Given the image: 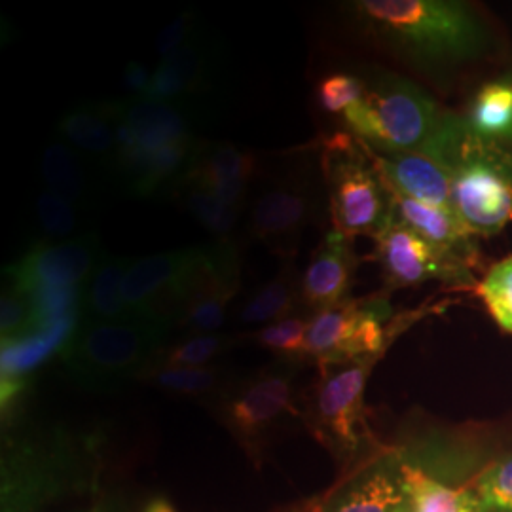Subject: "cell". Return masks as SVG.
<instances>
[{"mask_svg": "<svg viewBox=\"0 0 512 512\" xmlns=\"http://www.w3.org/2000/svg\"><path fill=\"white\" fill-rule=\"evenodd\" d=\"M370 35L421 69L476 59L490 35L482 19L452 0H361L349 4Z\"/></svg>", "mask_w": 512, "mask_h": 512, "instance_id": "obj_1", "label": "cell"}, {"mask_svg": "<svg viewBox=\"0 0 512 512\" xmlns=\"http://www.w3.org/2000/svg\"><path fill=\"white\" fill-rule=\"evenodd\" d=\"M420 152L452 177L454 211L476 236L512 222L511 145L478 135L467 118L446 112Z\"/></svg>", "mask_w": 512, "mask_h": 512, "instance_id": "obj_2", "label": "cell"}, {"mask_svg": "<svg viewBox=\"0 0 512 512\" xmlns=\"http://www.w3.org/2000/svg\"><path fill=\"white\" fill-rule=\"evenodd\" d=\"M171 325L148 317L124 321H80L59 351L74 384L93 393H112L139 382L167 346Z\"/></svg>", "mask_w": 512, "mask_h": 512, "instance_id": "obj_3", "label": "cell"}, {"mask_svg": "<svg viewBox=\"0 0 512 512\" xmlns=\"http://www.w3.org/2000/svg\"><path fill=\"white\" fill-rule=\"evenodd\" d=\"M363 82V97L344 112L351 133L380 154L420 152L446 112L399 74L374 73Z\"/></svg>", "mask_w": 512, "mask_h": 512, "instance_id": "obj_4", "label": "cell"}, {"mask_svg": "<svg viewBox=\"0 0 512 512\" xmlns=\"http://www.w3.org/2000/svg\"><path fill=\"white\" fill-rule=\"evenodd\" d=\"M84 448L67 433L25 435L2 452L0 512H42L86 486Z\"/></svg>", "mask_w": 512, "mask_h": 512, "instance_id": "obj_5", "label": "cell"}, {"mask_svg": "<svg viewBox=\"0 0 512 512\" xmlns=\"http://www.w3.org/2000/svg\"><path fill=\"white\" fill-rule=\"evenodd\" d=\"M302 361L274 359L249 374H238L209 404L220 425L238 440L255 463L262 461L268 440L291 421H304L294 399V380Z\"/></svg>", "mask_w": 512, "mask_h": 512, "instance_id": "obj_6", "label": "cell"}, {"mask_svg": "<svg viewBox=\"0 0 512 512\" xmlns=\"http://www.w3.org/2000/svg\"><path fill=\"white\" fill-rule=\"evenodd\" d=\"M321 171L334 230L348 238L376 236L391 220V190L374 152L349 133H336L323 145Z\"/></svg>", "mask_w": 512, "mask_h": 512, "instance_id": "obj_7", "label": "cell"}, {"mask_svg": "<svg viewBox=\"0 0 512 512\" xmlns=\"http://www.w3.org/2000/svg\"><path fill=\"white\" fill-rule=\"evenodd\" d=\"M382 357H363L319 366V380L311 389L304 421L311 435L334 458L363 461V452H376L368 427L365 389L372 368Z\"/></svg>", "mask_w": 512, "mask_h": 512, "instance_id": "obj_8", "label": "cell"}, {"mask_svg": "<svg viewBox=\"0 0 512 512\" xmlns=\"http://www.w3.org/2000/svg\"><path fill=\"white\" fill-rule=\"evenodd\" d=\"M319 211L313 169L294 162L268 184L251 209L249 234L285 260H294L304 230Z\"/></svg>", "mask_w": 512, "mask_h": 512, "instance_id": "obj_9", "label": "cell"}, {"mask_svg": "<svg viewBox=\"0 0 512 512\" xmlns=\"http://www.w3.org/2000/svg\"><path fill=\"white\" fill-rule=\"evenodd\" d=\"M374 241V258L389 289L418 287L427 281H440L448 291L478 289L473 268L456 256L442 253L393 217L374 236Z\"/></svg>", "mask_w": 512, "mask_h": 512, "instance_id": "obj_10", "label": "cell"}, {"mask_svg": "<svg viewBox=\"0 0 512 512\" xmlns=\"http://www.w3.org/2000/svg\"><path fill=\"white\" fill-rule=\"evenodd\" d=\"M300 512H414L399 448H378Z\"/></svg>", "mask_w": 512, "mask_h": 512, "instance_id": "obj_11", "label": "cell"}, {"mask_svg": "<svg viewBox=\"0 0 512 512\" xmlns=\"http://www.w3.org/2000/svg\"><path fill=\"white\" fill-rule=\"evenodd\" d=\"M241 260L236 241H213L194 247L181 274L152 311V319L177 327L184 311L209 300H234L241 283Z\"/></svg>", "mask_w": 512, "mask_h": 512, "instance_id": "obj_12", "label": "cell"}, {"mask_svg": "<svg viewBox=\"0 0 512 512\" xmlns=\"http://www.w3.org/2000/svg\"><path fill=\"white\" fill-rule=\"evenodd\" d=\"M105 256L97 234L44 243L38 241L16 264L4 270L6 281L27 293L40 289H82Z\"/></svg>", "mask_w": 512, "mask_h": 512, "instance_id": "obj_13", "label": "cell"}, {"mask_svg": "<svg viewBox=\"0 0 512 512\" xmlns=\"http://www.w3.org/2000/svg\"><path fill=\"white\" fill-rule=\"evenodd\" d=\"M118 152L156 148L196 139L200 110L192 101H154L143 97L116 99Z\"/></svg>", "mask_w": 512, "mask_h": 512, "instance_id": "obj_14", "label": "cell"}, {"mask_svg": "<svg viewBox=\"0 0 512 512\" xmlns=\"http://www.w3.org/2000/svg\"><path fill=\"white\" fill-rule=\"evenodd\" d=\"M202 141L192 139L165 147L137 148L118 152L110 171L129 198H152L171 194L183 183Z\"/></svg>", "mask_w": 512, "mask_h": 512, "instance_id": "obj_15", "label": "cell"}, {"mask_svg": "<svg viewBox=\"0 0 512 512\" xmlns=\"http://www.w3.org/2000/svg\"><path fill=\"white\" fill-rule=\"evenodd\" d=\"M219 65V42L203 31L183 50L160 61L143 99L190 101L213 84Z\"/></svg>", "mask_w": 512, "mask_h": 512, "instance_id": "obj_16", "label": "cell"}, {"mask_svg": "<svg viewBox=\"0 0 512 512\" xmlns=\"http://www.w3.org/2000/svg\"><path fill=\"white\" fill-rule=\"evenodd\" d=\"M357 264L359 258L353 251V239L338 230L329 232L319 243L310 266L302 274V306L315 313L348 300Z\"/></svg>", "mask_w": 512, "mask_h": 512, "instance_id": "obj_17", "label": "cell"}, {"mask_svg": "<svg viewBox=\"0 0 512 512\" xmlns=\"http://www.w3.org/2000/svg\"><path fill=\"white\" fill-rule=\"evenodd\" d=\"M391 217L442 253L463 260L469 268L482 262L475 232L459 219L456 211L418 202L391 190Z\"/></svg>", "mask_w": 512, "mask_h": 512, "instance_id": "obj_18", "label": "cell"}, {"mask_svg": "<svg viewBox=\"0 0 512 512\" xmlns=\"http://www.w3.org/2000/svg\"><path fill=\"white\" fill-rule=\"evenodd\" d=\"M255 154L232 143H200L184 183L202 186L222 202L243 209L256 175Z\"/></svg>", "mask_w": 512, "mask_h": 512, "instance_id": "obj_19", "label": "cell"}, {"mask_svg": "<svg viewBox=\"0 0 512 512\" xmlns=\"http://www.w3.org/2000/svg\"><path fill=\"white\" fill-rule=\"evenodd\" d=\"M55 133L88 162L110 169L118 148V103L112 99L78 103L63 114Z\"/></svg>", "mask_w": 512, "mask_h": 512, "instance_id": "obj_20", "label": "cell"}, {"mask_svg": "<svg viewBox=\"0 0 512 512\" xmlns=\"http://www.w3.org/2000/svg\"><path fill=\"white\" fill-rule=\"evenodd\" d=\"M374 164L389 190H395L418 202L454 211L452 177L429 156L421 152H374Z\"/></svg>", "mask_w": 512, "mask_h": 512, "instance_id": "obj_21", "label": "cell"}, {"mask_svg": "<svg viewBox=\"0 0 512 512\" xmlns=\"http://www.w3.org/2000/svg\"><path fill=\"white\" fill-rule=\"evenodd\" d=\"M192 253L194 247L131 260L122 285V298L129 317L152 319L156 304L181 274Z\"/></svg>", "mask_w": 512, "mask_h": 512, "instance_id": "obj_22", "label": "cell"}, {"mask_svg": "<svg viewBox=\"0 0 512 512\" xmlns=\"http://www.w3.org/2000/svg\"><path fill=\"white\" fill-rule=\"evenodd\" d=\"M90 164L80 152L63 141L50 143L40 156V179L44 190H50L73 203L76 209L92 207L97 198V186Z\"/></svg>", "mask_w": 512, "mask_h": 512, "instance_id": "obj_23", "label": "cell"}, {"mask_svg": "<svg viewBox=\"0 0 512 512\" xmlns=\"http://www.w3.org/2000/svg\"><path fill=\"white\" fill-rule=\"evenodd\" d=\"M300 281L302 277L298 275L294 260H285L281 270L270 281L260 285L241 306L236 319L238 325L241 327L272 325L275 321L296 315V310L302 306Z\"/></svg>", "mask_w": 512, "mask_h": 512, "instance_id": "obj_24", "label": "cell"}, {"mask_svg": "<svg viewBox=\"0 0 512 512\" xmlns=\"http://www.w3.org/2000/svg\"><path fill=\"white\" fill-rule=\"evenodd\" d=\"M230 368L222 365L209 366H150L139 382L152 385L160 391L213 403L236 380Z\"/></svg>", "mask_w": 512, "mask_h": 512, "instance_id": "obj_25", "label": "cell"}, {"mask_svg": "<svg viewBox=\"0 0 512 512\" xmlns=\"http://www.w3.org/2000/svg\"><path fill=\"white\" fill-rule=\"evenodd\" d=\"M133 258L105 253L82 293L80 321L109 323L131 319L122 298V285Z\"/></svg>", "mask_w": 512, "mask_h": 512, "instance_id": "obj_26", "label": "cell"}, {"mask_svg": "<svg viewBox=\"0 0 512 512\" xmlns=\"http://www.w3.org/2000/svg\"><path fill=\"white\" fill-rule=\"evenodd\" d=\"M403 456L404 484L414 503V512H480L478 497L471 488H454L427 475Z\"/></svg>", "mask_w": 512, "mask_h": 512, "instance_id": "obj_27", "label": "cell"}, {"mask_svg": "<svg viewBox=\"0 0 512 512\" xmlns=\"http://www.w3.org/2000/svg\"><path fill=\"white\" fill-rule=\"evenodd\" d=\"M469 124L478 135L495 141L512 139V80H497L476 93Z\"/></svg>", "mask_w": 512, "mask_h": 512, "instance_id": "obj_28", "label": "cell"}, {"mask_svg": "<svg viewBox=\"0 0 512 512\" xmlns=\"http://www.w3.org/2000/svg\"><path fill=\"white\" fill-rule=\"evenodd\" d=\"M171 194L183 205L184 211L205 228L215 241L230 239L232 230L238 224L241 209L222 202L202 186L184 181Z\"/></svg>", "mask_w": 512, "mask_h": 512, "instance_id": "obj_29", "label": "cell"}, {"mask_svg": "<svg viewBox=\"0 0 512 512\" xmlns=\"http://www.w3.org/2000/svg\"><path fill=\"white\" fill-rule=\"evenodd\" d=\"M236 334H188L181 342L167 344L156 365L209 366L238 344Z\"/></svg>", "mask_w": 512, "mask_h": 512, "instance_id": "obj_30", "label": "cell"}, {"mask_svg": "<svg viewBox=\"0 0 512 512\" xmlns=\"http://www.w3.org/2000/svg\"><path fill=\"white\" fill-rule=\"evenodd\" d=\"M37 306L31 293L6 281L0 298V334L2 346L16 344L40 332Z\"/></svg>", "mask_w": 512, "mask_h": 512, "instance_id": "obj_31", "label": "cell"}, {"mask_svg": "<svg viewBox=\"0 0 512 512\" xmlns=\"http://www.w3.org/2000/svg\"><path fill=\"white\" fill-rule=\"evenodd\" d=\"M308 317L302 315H291L281 321H275L272 325L260 327L247 338L260 346L268 349L275 355V359H298L304 363V340H306V330H308Z\"/></svg>", "mask_w": 512, "mask_h": 512, "instance_id": "obj_32", "label": "cell"}, {"mask_svg": "<svg viewBox=\"0 0 512 512\" xmlns=\"http://www.w3.org/2000/svg\"><path fill=\"white\" fill-rule=\"evenodd\" d=\"M476 291L499 329L512 334V256L494 264Z\"/></svg>", "mask_w": 512, "mask_h": 512, "instance_id": "obj_33", "label": "cell"}, {"mask_svg": "<svg viewBox=\"0 0 512 512\" xmlns=\"http://www.w3.org/2000/svg\"><path fill=\"white\" fill-rule=\"evenodd\" d=\"M480 512H512V454L495 459L473 482Z\"/></svg>", "mask_w": 512, "mask_h": 512, "instance_id": "obj_34", "label": "cell"}, {"mask_svg": "<svg viewBox=\"0 0 512 512\" xmlns=\"http://www.w3.org/2000/svg\"><path fill=\"white\" fill-rule=\"evenodd\" d=\"M38 230L44 243H59L73 239L78 228V211L73 203L65 202L50 190H42L35 203Z\"/></svg>", "mask_w": 512, "mask_h": 512, "instance_id": "obj_35", "label": "cell"}, {"mask_svg": "<svg viewBox=\"0 0 512 512\" xmlns=\"http://www.w3.org/2000/svg\"><path fill=\"white\" fill-rule=\"evenodd\" d=\"M365 92V82L348 73L325 76L317 86V103L330 114H342L351 109Z\"/></svg>", "mask_w": 512, "mask_h": 512, "instance_id": "obj_36", "label": "cell"}, {"mask_svg": "<svg viewBox=\"0 0 512 512\" xmlns=\"http://www.w3.org/2000/svg\"><path fill=\"white\" fill-rule=\"evenodd\" d=\"M203 33V25L198 14L194 10H184L171 23H167L164 31L156 38V54L162 59H167L179 50H183L186 44H190L194 38Z\"/></svg>", "mask_w": 512, "mask_h": 512, "instance_id": "obj_37", "label": "cell"}, {"mask_svg": "<svg viewBox=\"0 0 512 512\" xmlns=\"http://www.w3.org/2000/svg\"><path fill=\"white\" fill-rule=\"evenodd\" d=\"M152 74L154 73L148 71L147 65L139 61H129L124 69V86L129 92V97H143L152 82Z\"/></svg>", "mask_w": 512, "mask_h": 512, "instance_id": "obj_38", "label": "cell"}, {"mask_svg": "<svg viewBox=\"0 0 512 512\" xmlns=\"http://www.w3.org/2000/svg\"><path fill=\"white\" fill-rule=\"evenodd\" d=\"M145 512H179L167 499L164 497H158V499H154V501H150L147 505V509Z\"/></svg>", "mask_w": 512, "mask_h": 512, "instance_id": "obj_39", "label": "cell"}, {"mask_svg": "<svg viewBox=\"0 0 512 512\" xmlns=\"http://www.w3.org/2000/svg\"><path fill=\"white\" fill-rule=\"evenodd\" d=\"M80 512H84V511H80Z\"/></svg>", "mask_w": 512, "mask_h": 512, "instance_id": "obj_40", "label": "cell"}]
</instances>
